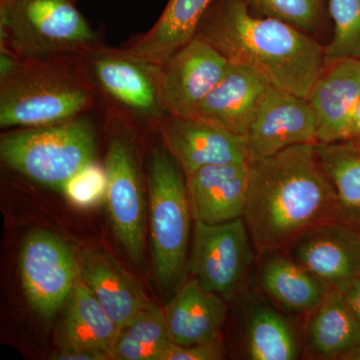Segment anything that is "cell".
<instances>
[{
  "label": "cell",
  "mask_w": 360,
  "mask_h": 360,
  "mask_svg": "<svg viewBox=\"0 0 360 360\" xmlns=\"http://www.w3.org/2000/svg\"><path fill=\"white\" fill-rule=\"evenodd\" d=\"M163 314L174 345L191 347L222 338L226 302L193 277L172 295Z\"/></svg>",
  "instance_id": "21"
},
{
  "label": "cell",
  "mask_w": 360,
  "mask_h": 360,
  "mask_svg": "<svg viewBox=\"0 0 360 360\" xmlns=\"http://www.w3.org/2000/svg\"><path fill=\"white\" fill-rule=\"evenodd\" d=\"M319 122L307 98L272 87L245 134L248 162L297 144L317 142Z\"/></svg>",
  "instance_id": "13"
},
{
  "label": "cell",
  "mask_w": 360,
  "mask_h": 360,
  "mask_svg": "<svg viewBox=\"0 0 360 360\" xmlns=\"http://www.w3.org/2000/svg\"><path fill=\"white\" fill-rule=\"evenodd\" d=\"M248 175V162L208 165L186 175L194 221L219 224L243 217Z\"/></svg>",
  "instance_id": "16"
},
{
  "label": "cell",
  "mask_w": 360,
  "mask_h": 360,
  "mask_svg": "<svg viewBox=\"0 0 360 360\" xmlns=\"http://www.w3.org/2000/svg\"><path fill=\"white\" fill-rule=\"evenodd\" d=\"M118 333L115 322L78 276L65 303L60 348H84L110 356Z\"/></svg>",
  "instance_id": "24"
},
{
  "label": "cell",
  "mask_w": 360,
  "mask_h": 360,
  "mask_svg": "<svg viewBox=\"0 0 360 360\" xmlns=\"http://www.w3.org/2000/svg\"><path fill=\"white\" fill-rule=\"evenodd\" d=\"M251 11L281 20L302 32H314L328 13V0H245Z\"/></svg>",
  "instance_id": "28"
},
{
  "label": "cell",
  "mask_w": 360,
  "mask_h": 360,
  "mask_svg": "<svg viewBox=\"0 0 360 360\" xmlns=\"http://www.w3.org/2000/svg\"><path fill=\"white\" fill-rule=\"evenodd\" d=\"M198 35L229 63L257 71L276 89L307 98L326 68V49L295 26L253 13L245 0H215Z\"/></svg>",
  "instance_id": "2"
},
{
  "label": "cell",
  "mask_w": 360,
  "mask_h": 360,
  "mask_svg": "<svg viewBox=\"0 0 360 360\" xmlns=\"http://www.w3.org/2000/svg\"><path fill=\"white\" fill-rule=\"evenodd\" d=\"M343 293L360 323V276L350 283Z\"/></svg>",
  "instance_id": "32"
},
{
  "label": "cell",
  "mask_w": 360,
  "mask_h": 360,
  "mask_svg": "<svg viewBox=\"0 0 360 360\" xmlns=\"http://www.w3.org/2000/svg\"><path fill=\"white\" fill-rule=\"evenodd\" d=\"M56 360H108L110 355L104 352L84 348H60L58 354L53 355Z\"/></svg>",
  "instance_id": "31"
},
{
  "label": "cell",
  "mask_w": 360,
  "mask_h": 360,
  "mask_svg": "<svg viewBox=\"0 0 360 360\" xmlns=\"http://www.w3.org/2000/svg\"><path fill=\"white\" fill-rule=\"evenodd\" d=\"M284 250L330 290L343 292L360 276V232L342 222L319 225Z\"/></svg>",
  "instance_id": "15"
},
{
  "label": "cell",
  "mask_w": 360,
  "mask_h": 360,
  "mask_svg": "<svg viewBox=\"0 0 360 360\" xmlns=\"http://www.w3.org/2000/svg\"><path fill=\"white\" fill-rule=\"evenodd\" d=\"M96 155V127L84 115L58 124L11 129L0 136V158L7 167L59 191Z\"/></svg>",
  "instance_id": "6"
},
{
  "label": "cell",
  "mask_w": 360,
  "mask_h": 360,
  "mask_svg": "<svg viewBox=\"0 0 360 360\" xmlns=\"http://www.w3.org/2000/svg\"><path fill=\"white\" fill-rule=\"evenodd\" d=\"M80 58L21 59L0 77V127H46L84 115L94 101V82Z\"/></svg>",
  "instance_id": "3"
},
{
  "label": "cell",
  "mask_w": 360,
  "mask_h": 360,
  "mask_svg": "<svg viewBox=\"0 0 360 360\" xmlns=\"http://www.w3.org/2000/svg\"><path fill=\"white\" fill-rule=\"evenodd\" d=\"M229 61L196 34L160 66V91L165 112L191 115L224 77Z\"/></svg>",
  "instance_id": "11"
},
{
  "label": "cell",
  "mask_w": 360,
  "mask_h": 360,
  "mask_svg": "<svg viewBox=\"0 0 360 360\" xmlns=\"http://www.w3.org/2000/svg\"><path fill=\"white\" fill-rule=\"evenodd\" d=\"M316 142L250 163L245 220L257 253L285 250L305 232L338 220V203Z\"/></svg>",
  "instance_id": "1"
},
{
  "label": "cell",
  "mask_w": 360,
  "mask_h": 360,
  "mask_svg": "<svg viewBox=\"0 0 360 360\" xmlns=\"http://www.w3.org/2000/svg\"><path fill=\"white\" fill-rule=\"evenodd\" d=\"M333 39L326 45V65L345 58L360 59V0H328Z\"/></svg>",
  "instance_id": "27"
},
{
  "label": "cell",
  "mask_w": 360,
  "mask_h": 360,
  "mask_svg": "<svg viewBox=\"0 0 360 360\" xmlns=\"http://www.w3.org/2000/svg\"><path fill=\"white\" fill-rule=\"evenodd\" d=\"M236 302V335L241 359L295 360L302 341L286 311L264 293L246 290Z\"/></svg>",
  "instance_id": "12"
},
{
  "label": "cell",
  "mask_w": 360,
  "mask_h": 360,
  "mask_svg": "<svg viewBox=\"0 0 360 360\" xmlns=\"http://www.w3.org/2000/svg\"><path fill=\"white\" fill-rule=\"evenodd\" d=\"M78 276L122 329L148 304L141 284L108 251L84 248L77 255Z\"/></svg>",
  "instance_id": "19"
},
{
  "label": "cell",
  "mask_w": 360,
  "mask_h": 360,
  "mask_svg": "<svg viewBox=\"0 0 360 360\" xmlns=\"http://www.w3.org/2000/svg\"><path fill=\"white\" fill-rule=\"evenodd\" d=\"M226 355L224 341L219 338L191 347L174 345L168 350L163 360H221L224 359Z\"/></svg>",
  "instance_id": "30"
},
{
  "label": "cell",
  "mask_w": 360,
  "mask_h": 360,
  "mask_svg": "<svg viewBox=\"0 0 360 360\" xmlns=\"http://www.w3.org/2000/svg\"><path fill=\"white\" fill-rule=\"evenodd\" d=\"M348 139H360V97L352 116Z\"/></svg>",
  "instance_id": "33"
},
{
  "label": "cell",
  "mask_w": 360,
  "mask_h": 360,
  "mask_svg": "<svg viewBox=\"0 0 360 360\" xmlns=\"http://www.w3.org/2000/svg\"><path fill=\"white\" fill-rule=\"evenodd\" d=\"M359 97L360 59H340L326 65L307 97L319 122L317 142L348 139Z\"/></svg>",
  "instance_id": "18"
},
{
  "label": "cell",
  "mask_w": 360,
  "mask_h": 360,
  "mask_svg": "<svg viewBox=\"0 0 360 360\" xmlns=\"http://www.w3.org/2000/svg\"><path fill=\"white\" fill-rule=\"evenodd\" d=\"M104 167L108 174L105 200L111 226L129 259L141 264L146 224L143 186L134 137L120 123L115 124L108 141Z\"/></svg>",
  "instance_id": "8"
},
{
  "label": "cell",
  "mask_w": 360,
  "mask_h": 360,
  "mask_svg": "<svg viewBox=\"0 0 360 360\" xmlns=\"http://www.w3.org/2000/svg\"><path fill=\"white\" fill-rule=\"evenodd\" d=\"M257 255V290L288 314H310L330 290L284 250H264Z\"/></svg>",
  "instance_id": "20"
},
{
  "label": "cell",
  "mask_w": 360,
  "mask_h": 360,
  "mask_svg": "<svg viewBox=\"0 0 360 360\" xmlns=\"http://www.w3.org/2000/svg\"><path fill=\"white\" fill-rule=\"evenodd\" d=\"M84 60L92 82L130 115L158 125L167 115L161 103L160 68L123 51L103 49Z\"/></svg>",
  "instance_id": "10"
},
{
  "label": "cell",
  "mask_w": 360,
  "mask_h": 360,
  "mask_svg": "<svg viewBox=\"0 0 360 360\" xmlns=\"http://www.w3.org/2000/svg\"><path fill=\"white\" fill-rule=\"evenodd\" d=\"M340 360H360V341L341 357Z\"/></svg>",
  "instance_id": "34"
},
{
  "label": "cell",
  "mask_w": 360,
  "mask_h": 360,
  "mask_svg": "<svg viewBox=\"0 0 360 360\" xmlns=\"http://www.w3.org/2000/svg\"><path fill=\"white\" fill-rule=\"evenodd\" d=\"M215 0H169L155 26L134 44L122 49L132 58L160 68L198 34Z\"/></svg>",
  "instance_id": "23"
},
{
  "label": "cell",
  "mask_w": 360,
  "mask_h": 360,
  "mask_svg": "<svg viewBox=\"0 0 360 360\" xmlns=\"http://www.w3.org/2000/svg\"><path fill=\"white\" fill-rule=\"evenodd\" d=\"M1 47L22 60L86 56L101 49L72 0H0Z\"/></svg>",
  "instance_id": "5"
},
{
  "label": "cell",
  "mask_w": 360,
  "mask_h": 360,
  "mask_svg": "<svg viewBox=\"0 0 360 360\" xmlns=\"http://www.w3.org/2000/svg\"><path fill=\"white\" fill-rule=\"evenodd\" d=\"M272 87L257 71L229 63L224 77L191 115L245 136L260 104Z\"/></svg>",
  "instance_id": "17"
},
{
  "label": "cell",
  "mask_w": 360,
  "mask_h": 360,
  "mask_svg": "<svg viewBox=\"0 0 360 360\" xmlns=\"http://www.w3.org/2000/svg\"><path fill=\"white\" fill-rule=\"evenodd\" d=\"M174 345L163 309L150 302L120 329L110 359L163 360Z\"/></svg>",
  "instance_id": "26"
},
{
  "label": "cell",
  "mask_w": 360,
  "mask_h": 360,
  "mask_svg": "<svg viewBox=\"0 0 360 360\" xmlns=\"http://www.w3.org/2000/svg\"><path fill=\"white\" fill-rule=\"evenodd\" d=\"M158 127L163 146L186 175L208 165L250 163L245 136L203 118L167 115Z\"/></svg>",
  "instance_id": "14"
},
{
  "label": "cell",
  "mask_w": 360,
  "mask_h": 360,
  "mask_svg": "<svg viewBox=\"0 0 360 360\" xmlns=\"http://www.w3.org/2000/svg\"><path fill=\"white\" fill-rule=\"evenodd\" d=\"M315 148L335 187L338 221L360 232V139L316 142Z\"/></svg>",
  "instance_id": "25"
},
{
  "label": "cell",
  "mask_w": 360,
  "mask_h": 360,
  "mask_svg": "<svg viewBox=\"0 0 360 360\" xmlns=\"http://www.w3.org/2000/svg\"><path fill=\"white\" fill-rule=\"evenodd\" d=\"M148 186L155 281L163 295H174L186 281L193 213L186 174L165 146L149 153Z\"/></svg>",
  "instance_id": "4"
},
{
  "label": "cell",
  "mask_w": 360,
  "mask_h": 360,
  "mask_svg": "<svg viewBox=\"0 0 360 360\" xmlns=\"http://www.w3.org/2000/svg\"><path fill=\"white\" fill-rule=\"evenodd\" d=\"M18 264L28 302L44 321H51L77 283V255L58 234L37 229L23 240Z\"/></svg>",
  "instance_id": "9"
},
{
  "label": "cell",
  "mask_w": 360,
  "mask_h": 360,
  "mask_svg": "<svg viewBox=\"0 0 360 360\" xmlns=\"http://www.w3.org/2000/svg\"><path fill=\"white\" fill-rule=\"evenodd\" d=\"M108 182L105 167L94 161L68 179L61 191L72 205L92 207L105 198Z\"/></svg>",
  "instance_id": "29"
},
{
  "label": "cell",
  "mask_w": 360,
  "mask_h": 360,
  "mask_svg": "<svg viewBox=\"0 0 360 360\" xmlns=\"http://www.w3.org/2000/svg\"><path fill=\"white\" fill-rule=\"evenodd\" d=\"M307 316L302 336L307 359L340 360L360 341L359 319L342 291L329 290Z\"/></svg>",
  "instance_id": "22"
},
{
  "label": "cell",
  "mask_w": 360,
  "mask_h": 360,
  "mask_svg": "<svg viewBox=\"0 0 360 360\" xmlns=\"http://www.w3.org/2000/svg\"><path fill=\"white\" fill-rule=\"evenodd\" d=\"M72 1H75V0H72Z\"/></svg>",
  "instance_id": "35"
},
{
  "label": "cell",
  "mask_w": 360,
  "mask_h": 360,
  "mask_svg": "<svg viewBox=\"0 0 360 360\" xmlns=\"http://www.w3.org/2000/svg\"><path fill=\"white\" fill-rule=\"evenodd\" d=\"M255 250L243 217L219 224L195 222L188 270L206 290L232 302L248 290Z\"/></svg>",
  "instance_id": "7"
}]
</instances>
